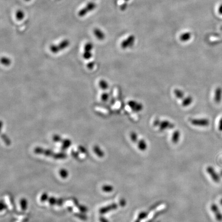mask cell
Returning a JSON list of instances; mask_svg holds the SVG:
<instances>
[{"mask_svg":"<svg viewBox=\"0 0 222 222\" xmlns=\"http://www.w3.org/2000/svg\"><path fill=\"white\" fill-rule=\"evenodd\" d=\"M153 126L158 127L160 131H163L167 129H173L175 127V125L168 120H161L159 119H155L153 122Z\"/></svg>","mask_w":222,"mask_h":222,"instance_id":"obj_1","label":"cell"},{"mask_svg":"<svg viewBox=\"0 0 222 222\" xmlns=\"http://www.w3.org/2000/svg\"><path fill=\"white\" fill-rule=\"evenodd\" d=\"M35 152L37 154H42L46 156H51L56 159H63L66 157V154L64 153H59L55 154L52 151L49 150H45L42 148L37 147L35 149Z\"/></svg>","mask_w":222,"mask_h":222,"instance_id":"obj_2","label":"cell"},{"mask_svg":"<svg viewBox=\"0 0 222 222\" xmlns=\"http://www.w3.org/2000/svg\"><path fill=\"white\" fill-rule=\"evenodd\" d=\"M70 44L69 40L67 39H65L64 40L58 45H52L50 46V50L54 54H57L60 51H62L64 49H66Z\"/></svg>","mask_w":222,"mask_h":222,"instance_id":"obj_3","label":"cell"},{"mask_svg":"<svg viewBox=\"0 0 222 222\" xmlns=\"http://www.w3.org/2000/svg\"><path fill=\"white\" fill-rule=\"evenodd\" d=\"M189 121L195 126H207L210 123V121L207 118H190Z\"/></svg>","mask_w":222,"mask_h":222,"instance_id":"obj_4","label":"cell"},{"mask_svg":"<svg viewBox=\"0 0 222 222\" xmlns=\"http://www.w3.org/2000/svg\"><path fill=\"white\" fill-rule=\"evenodd\" d=\"M135 42V37L134 35H130L121 43V47L123 49H126L133 46Z\"/></svg>","mask_w":222,"mask_h":222,"instance_id":"obj_5","label":"cell"},{"mask_svg":"<svg viewBox=\"0 0 222 222\" xmlns=\"http://www.w3.org/2000/svg\"><path fill=\"white\" fill-rule=\"evenodd\" d=\"M96 7V4L94 2H89L85 7H83L82 9H81V10L79 11L78 12V15L80 17H83L88 14L89 12L94 10Z\"/></svg>","mask_w":222,"mask_h":222,"instance_id":"obj_6","label":"cell"},{"mask_svg":"<svg viewBox=\"0 0 222 222\" xmlns=\"http://www.w3.org/2000/svg\"><path fill=\"white\" fill-rule=\"evenodd\" d=\"M128 104L133 111L136 112H140L143 109V105L135 100H130L128 102Z\"/></svg>","mask_w":222,"mask_h":222,"instance_id":"obj_7","label":"cell"},{"mask_svg":"<svg viewBox=\"0 0 222 222\" xmlns=\"http://www.w3.org/2000/svg\"><path fill=\"white\" fill-rule=\"evenodd\" d=\"M207 173L210 175L211 177L215 183H218L220 182V177L216 172L212 166H209L207 168Z\"/></svg>","mask_w":222,"mask_h":222,"instance_id":"obj_8","label":"cell"},{"mask_svg":"<svg viewBox=\"0 0 222 222\" xmlns=\"http://www.w3.org/2000/svg\"><path fill=\"white\" fill-rule=\"evenodd\" d=\"M118 207V205L117 204H112L111 205H109L107 206L101 208L99 210V213L101 214H103L108 213V212H109L111 211L116 210L117 209Z\"/></svg>","mask_w":222,"mask_h":222,"instance_id":"obj_9","label":"cell"},{"mask_svg":"<svg viewBox=\"0 0 222 222\" xmlns=\"http://www.w3.org/2000/svg\"><path fill=\"white\" fill-rule=\"evenodd\" d=\"M211 209L212 210V212H214V214L215 215V217L217 220H218L219 222H222V214H221L219 207H217V206L215 204H212L211 206Z\"/></svg>","mask_w":222,"mask_h":222,"instance_id":"obj_10","label":"cell"},{"mask_svg":"<svg viewBox=\"0 0 222 222\" xmlns=\"http://www.w3.org/2000/svg\"><path fill=\"white\" fill-rule=\"evenodd\" d=\"M93 33L95 35V37H96V38L98 39V40H103L106 38V35H105L104 32H103V31L101 29H99L95 28L93 30Z\"/></svg>","mask_w":222,"mask_h":222,"instance_id":"obj_11","label":"cell"},{"mask_svg":"<svg viewBox=\"0 0 222 222\" xmlns=\"http://www.w3.org/2000/svg\"><path fill=\"white\" fill-rule=\"evenodd\" d=\"M222 97V89L220 88L216 89L214 95V101L215 103H219L221 101Z\"/></svg>","mask_w":222,"mask_h":222,"instance_id":"obj_12","label":"cell"},{"mask_svg":"<svg viewBox=\"0 0 222 222\" xmlns=\"http://www.w3.org/2000/svg\"><path fill=\"white\" fill-rule=\"evenodd\" d=\"M192 37V34L190 32H183L180 36V39L182 42H186L190 40Z\"/></svg>","mask_w":222,"mask_h":222,"instance_id":"obj_13","label":"cell"},{"mask_svg":"<svg viewBox=\"0 0 222 222\" xmlns=\"http://www.w3.org/2000/svg\"><path fill=\"white\" fill-rule=\"evenodd\" d=\"M193 101V99L192 96H187L182 100V106H184V107L189 106L191 104H192Z\"/></svg>","mask_w":222,"mask_h":222,"instance_id":"obj_14","label":"cell"},{"mask_svg":"<svg viewBox=\"0 0 222 222\" xmlns=\"http://www.w3.org/2000/svg\"><path fill=\"white\" fill-rule=\"evenodd\" d=\"M180 131L176 130L174 132V133L172 136L171 140L172 143H178V141L180 140Z\"/></svg>","mask_w":222,"mask_h":222,"instance_id":"obj_15","label":"cell"},{"mask_svg":"<svg viewBox=\"0 0 222 222\" xmlns=\"http://www.w3.org/2000/svg\"><path fill=\"white\" fill-rule=\"evenodd\" d=\"M174 94L175 97L178 99L183 100L185 98V94L183 91L178 89H176L174 91Z\"/></svg>","mask_w":222,"mask_h":222,"instance_id":"obj_16","label":"cell"},{"mask_svg":"<svg viewBox=\"0 0 222 222\" xmlns=\"http://www.w3.org/2000/svg\"><path fill=\"white\" fill-rule=\"evenodd\" d=\"M138 148L140 151H144L147 148L146 141L143 139H141L138 141Z\"/></svg>","mask_w":222,"mask_h":222,"instance_id":"obj_17","label":"cell"},{"mask_svg":"<svg viewBox=\"0 0 222 222\" xmlns=\"http://www.w3.org/2000/svg\"><path fill=\"white\" fill-rule=\"evenodd\" d=\"M99 86L100 88H101V89H103V90H106L109 88V85L108 82L106 81L105 80H103V79L100 80L99 82Z\"/></svg>","mask_w":222,"mask_h":222,"instance_id":"obj_18","label":"cell"},{"mask_svg":"<svg viewBox=\"0 0 222 222\" xmlns=\"http://www.w3.org/2000/svg\"><path fill=\"white\" fill-rule=\"evenodd\" d=\"M94 151L95 153H96V154L98 156V157H103L104 156V152L103 151L100 149L99 146H95L94 147Z\"/></svg>","mask_w":222,"mask_h":222,"instance_id":"obj_19","label":"cell"},{"mask_svg":"<svg viewBox=\"0 0 222 222\" xmlns=\"http://www.w3.org/2000/svg\"><path fill=\"white\" fill-rule=\"evenodd\" d=\"M61 142H62L63 143V150L67 149V148H69V146H71V143H72L71 140H69V139L63 140Z\"/></svg>","mask_w":222,"mask_h":222,"instance_id":"obj_20","label":"cell"},{"mask_svg":"<svg viewBox=\"0 0 222 222\" xmlns=\"http://www.w3.org/2000/svg\"><path fill=\"white\" fill-rule=\"evenodd\" d=\"M130 139L131 140V141L133 142L134 143H138V135L136 133H135L134 132H132L130 133Z\"/></svg>","mask_w":222,"mask_h":222,"instance_id":"obj_21","label":"cell"},{"mask_svg":"<svg viewBox=\"0 0 222 222\" xmlns=\"http://www.w3.org/2000/svg\"><path fill=\"white\" fill-rule=\"evenodd\" d=\"M15 17L18 20H22L24 18V13L21 10H18L15 13Z\"/></svg>","mask_w":222,"mask_h":222,"instance_id":"obj_22","label":"cell"},{"mask_svg":"<svg viewBox=\"0 0 222 222\" xmlns=\"http://www.w3.org/2000/svg\"><path fill=\"white\" fill-rule=\"evenodd\" d=\"M1 63L4 66H8L11 64L12 61L8 58L6 57H3L1 58Z\"/></svg>","mask_w":222,"mask_h":222,"instance_id":"obj_23","label":"cell"},{"mask_svg":"<svg viewBox=\"0 0 222 222\" xmlns=\"http://www.w3.org/2000/svg\"><path fill=\"white\" fill-rule=\"evenodd\" d=\"M93 49V44L91 43V42H88L86 44L84 47V52H91V51Z\"/></svg>","mask_w":222,"mask_h":222,"instance_id":"obj_24","label":"cell"},{"mask_svg":"<svg viewBox=\"0 0 222 222\" xmlns=\"http://www.w3.org/2000/svg\"><path fill=\"white\" fill-rule=\"evenodd\" d=\"M102 189L104 192H111L113 191L114 188L112 186H111V185H104L103 186Z\"/></svg>","mask_w":222,"mask_h":222,"instance_id":"obj_25","label":"cell"},{"mask_svg":"<svg viewBox=\"0 0 222 222\" xmlns=\"http://www.w3.org/2000/svg\"><path fill=\"white\" fill-rule=\"evenodd\" d=\"M21 206L23 210H26L27 207V200L26 199H23L20 201Z\"/></svg>","mask_w":222,"mask_h":222,"instance_id":"obj_26","label":"cell"},{"mask_svg":"<svg viewBox=\"0 0 222 222\" xmlns=\"http://www.w3.org/2000/svg\"><path fill=\"white\" fill-rule=\"evenodd\" d=\"M92 57V52H84L83 54V57L86 60L91 59Z\"/></svg>","mask_w":222,"mask_h":222,"instance_id":"obj_27","label":"cell"},{"mask_svg":"<svg viewBox=\"0 0 222 222\" xmlns=\"http://www.w3.org/2000/svg\"><path fill=\"white\" fill-rule=\"evenodd\" d=\"M109 94H108V92H103L101 95V99L102 100V101H104V102H106L109 99Z\"/></svg>","mask_w":222,"mask_h":222,"instance_id":"obj_28","label":"cell"},{"mask_svg":"<svg viewBox=\"0 0 222 222\" xmlns=\"http://www.w3.org/2000/svg\"><path fill=\"white\" fill-rule=\"evenodd\" d=\"M60 175L61 177L66 178L67 177V176L69 175V173H68L67 170H65V169H61L60 171Z\"/></svg>","mask_w":222,"mask_h":222,"instance_id":"obj_29","label":"cell"},{"mask_svg":"<svg viewBox=\"0 0 222 222\" xmlns=\"http://www.w3.org/2000/svg\"><path fill=\"white\" fill-rule=\"evenodd\" d=\"M52 140L55 142H60L62 141V139L58 135H54L52 137Z\"/></svg>","mask_w":222,"mask_h":222,"instance_id":"obj_30","label":"cell"},{"mask_svg":"<svg viewBox=\"0 0 222 222\" xmlns=\"http://www.w3.org/2000/svg\"><path fill=\"white\" fill-rule=\"evenodd\" d=\"M2 138H3L4 141L5 142L6 145H10V140L9 139L8 137H7V136L6 135H2Z\"/></svg>","mask_w":222,"mask_h":222,"instance_id":"obj_31","label":"cell"},{"mask_svg":"<svg viewBox=\"0 0 222 222\" xmlns=\"http://www.w3.org/2000/svg\"><path fill=\"white\" fill-rule=\"evenodd\" d=\"M162 204V203L161 202H158V203H155L154 205L152 206H151V207H150V208H149V211H148V212H150L151 211L153 210L154 209L156 208H157V207H158V206L160 205V204Z\"/></svg>","mask_w":222,"mask_h":222,"instance_id":"obj_32","label":"cell"},{"mask_svg":"<svg viewBox=\"0 0 222 222\" xmlns=\"http://www.w3.org/2000/svg\"><path fill=\"white\" fill-rule=\"evenodd\" d=\"M75 215L78 217H79V219H81L82 220H85L87 219V217L86 215L80 214H75Z\"/></svg>","mask_w":222,"mask_h":222,"instance_id":"obj_33","label":"cell"},{"mask_svg":"<svg viewBox=\"0 0 222 222\" xmlns=\"http://www.w3.org/2000/svg\"><path fill=\"white\" fill-rule=\"evenodd\" d=\"M49 203L51 204V205H55L57 204V199H56L55 197H51L49 199Z\"/></svg>","mask_w":222,"mask_h":222,"instance_id":"obj_34","label":"cell"},{"mask_svg":"<svg viewBox=\"0 0 222 222\" xmlns=\"http://www.w3.org/2000/svg\"><path fill=\"white\" fill-rule=\"evenodd\" d=\"M48 199V195L46 193H44L41 197V201L42 202H44L46 201Z\"/></svg>","mask_w":222,"mask_h":222,"instance_id":"obj_35","label":"cell"},{"mask_svg":"<svg viewBox=\"0 0 222 222\" xmlns=\"http://www.w3.org/2000/svg\"><path fill=\"white\" fill-rule=\"evenodd\" d=\"M119 205L121 207H125V206L126 205V200H125V199H122L120 200L119 203Z\"/></svg>","mask_w":222,"mask_h":222,"instance_id":"obj_36","label":"cell"},{"mask_svg":"<svg viewBox=\"0 0 222 222\" xmlns=\"http://www.w3.org/2000/svg\"><path fill=\"white\" fill-rule=\"evenodd\" d=\"M94 66L95 63L94 62H89L88 63L87 66H88V68H89V69H92V68L94 67Z\"/></svg>","mask_w":222,"mask_h":222,"instance_id":"obj_37","label":"cell"},{"mask_svg":"<svg viewBox=\"0 0 222 222\" xmlns=\"http://www.w3.org/2000/svg\"><path fill=\"white\" fill-rule=\"evenodd\" d=\"M99 220L100 222H109V221L107 219H106L105 217H100Z\"/></svg>","mask_w":222,"mask_h":222,"instance_id":"obj_38","label":"cell"},{"mask_svg":"<svg viewBox=\"0 0 222 222\" xmlns=\"http://www.w3.org/2000/svg\"><path fill=\"white\" fill-rule=\"evenodd\" d=\"M126 8H127V5H126V3L124 4H123V5H121V6H120V9H121V10H123V11L126 10Z\"/></svg>","mask_w":222,"mask_h":222,"instance_id":"obj_39","label":"cell"},{"mask_svg":"<svg viewBox=\"0 0 222 222\" xmlns=\"http://www.w3.org/2000/svg\"><path fill=\"white\" fill-rule=\"evenodd\" d=\"M219 129L220 131H222V118L220 119V123H219Z\"/></svg>","mask_w":222,"mask_h":222,"instance_id":"obj_40","label":"cell"},{"mask_svg":"<svg viewBox=\"0 0 222 222\" xmlns=\"http://www.w3.org/2000/svg\"><path fill=\"white\" fill-rule=\"evenodd\" d=\"M79 150H80L81 152H84L86 151V149L83 147H80L79 148Z\"/></svg>","mask_w":222,"mask_h":222,"instance_id":"obj_41","label":"cell"},{"mask_svg":"<svg viewBox=\"0 0 222 222\" xmlns=\"http://www.w3.org/2000/svg\"><path fill=\"white\" fill-rule=\"evenodd\" d=\"M219 11L220 14H222V5H221L220 7V8H219Z\"/></svg>","mask_w":222,"mask_h":222,"instance_id":"obj_42","label":"cell"},{"mask_svg":"<svg viewBox=\"0 0 222 222\" xmlns=\"http://www.w3.org/2000/svg\"><path fill=\"white\" fill-rule=\"evenodd\" d=\"M220 204H221V205H222V200H220Z\"/></svg>","mask_w":222,"mask_h":222,"instance_id":"obj_43","label":"cell"},{"mask_svg":"<svg viewBox=\"0 0 222 222\" xmlns=\"http://www.w3.org/2000/svg\"><path fill=\"white\" fill-rule=\"evenodd\" d=\"M123 1H125L126 2H128V1H129L130 0H123Z\"/></svg>","mask_w":222,"mask_h":222,"instance_id":"obj_44","label":"cell"},{"mask_svg":"<svg viewBox=\"0 0 222 222\" xmlns=\"http://www.w3.org/2000/svg\"><path fill=\"white\" fill-rule=\"evenodd\" d=\"M220 175H222V171H220Z\"/></svg>","mask_w":222,"mask_h":222,"instance_id":"obj_45","label":"cell"},{"mask_svg":"<svg viewBox=\"0 0 222 222\" xmlns=\"http://www.w3.org/2000/svg\"><path fill=\"white\" fill-rule=\"evenodd\" d=\"M25 1H29L30 0H25Z\"/></svg>","mask_w":222,"mask_h":222,"instance_id":"obj_46","label":"cell"}]
</instances>
